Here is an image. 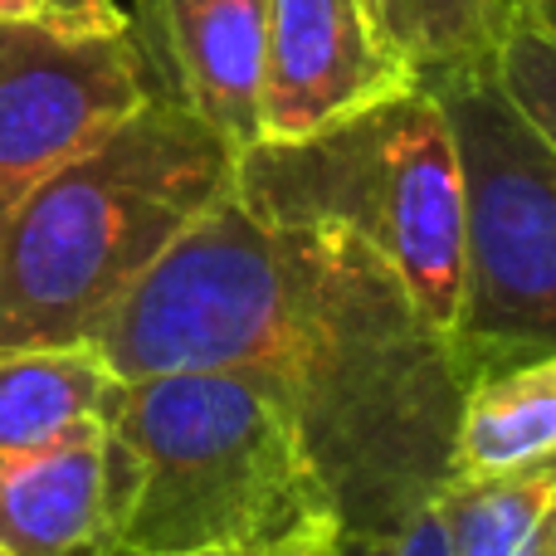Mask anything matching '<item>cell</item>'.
I'll return each instance as SVG.
<instances>
[{"label":"cell","instance_id":"cell-1","mask_svg":"<svg viewBox=\"0 0 556 556\" xmlns=\"http://www.w3.org/2000/svg\"><path fill=\"white\" fill-rule=\"evenodd\" d=\"M88 346L117 381L274 376L332 489L337 528L391 532L450 483L469 386L401 278L342 230L274 220L230 191Z\"/></svg>","mask_w":556,"mask_h":556},{"label":"cell","instance_id":"cell-2","mask_svg":"<svg viewBox=\"0 0 556 556\" xmlns=\"http://www.w3.org/2000/svg\"><path fill=\"white\" fill-rule=\"evenodd\" d=\"M240 156L166 88L0 215V352L88 346L215 201Z\"/></svg>","mask_w":556,"mask_h":556},{"label":"cell","instance_id":"cell-3","mask_svg":"<svg viewBox=\"0 0 556 556\" xmlns=\"http://www.w3.org/2000/svg\"><path fill=\"white\" fill-rule=\"evenodd\" d=\"M127 464L117 547L260 556L337 522L303 420L264 371H162L117 381L108 410Z\"/></svg>","mask_w":556,"mask_h":556},{"label":"cell","instance_id":"cell-4","mask_svg":"<svg viewBox=\"0 0 556 556\" xmlns=\"http://www.w3.org/2000/svg\"><path fill=\"white\" fill-rule=\"evenodd\" d=\"M235 195L274 220L327 225L405 283L450 342L464 298V172L430 88L371 103L298 142H260L235 162Z\"/></svg>","mask_w":556,"mask_h":556},{"label":"cell","instance_id":"cell-5","mask_svg":"<svg viewBox=\"0 0 556 556\" xmlns=\"http://www.w3.org/2000/svg\"><path fill=\"white\" fill-rule=\"evenodd\" d=\"M464 172V298L450 352L464 386L556 352V147L493 68L430 88Z\"/></svg>","mask_w":556,"mask_h":556},{"label":"cell","instance_id":"cell-6","mask_svg":"<svg viewBox=\"0 0 556 556\" xmlns=\"http://www.w3.org/2000/svg\"><path fill=\"white\" fill-rule=\"evenodd\" d=\"M152 93L156 78L132 20L123 29L0 20V215L123 127Z\"/></svg>","mask_w":556,"mask_h":556},{"label":"cell","instance_id":"cell-7","mask_svg":"<svg viewBox=\"0 0 556 556\" xmlns=\"http://www.w3.org/2000/svg\"><path fill=\"white\" fill-rule=\"evenodd\" d=\"M415 88L366 0H269L260 142H298Z\"/></svg>","mask_w":556,"mask_h":556},{"label":"cell","instance_id":"cell-8","mask_svg":"<svg viewBox=\"0 0 556 556\" xmlns=\"http://www.w3.org/2000/svg\"><path fill=\"white\" fill-rule=\"evenodd\" d=\"M127 20L156 88L181 98L235 156L260 147L269 0H142Z\"/></svg>","mask_w":556,"mask_h":556},{"label":"cell","instance_id":"cell-9","mask_svg":"<svg viewBox=\"0 0 556 556\" xmlns=\"http://www.w3.org/2000/svg\"><path fill=\"white\" fill-rule=\"evenodd\" d=\"M127 464L108 420L0 464V556H103L117 547Z\"/></svg>","mask_w":556,"mask_h":556},{"label":"cell","instance_id":"cell-10","mask_svg":"<svg viewBox=\"0 0 556 556\" xmlns=\"http://www.w3.org/2000/svg\"><path fill=\"white\" fill-rule=\"evenodd\" d=\"M113 395L117 376L93 346L0 352V464H15L84 425L108 420Z\"/></svg>","mask_w":556,"mask_h":556},{"label":"cell","instance_id":"cell-11","mask_svg":"<svg viewBox=\"0 0 556 556\" xmlns=\"http://www.w3.org/2000/svg\"><path fill=\"white\" fill-rule=\"evenodd\" d=\"M440 513L454 556H556V454L450 479Z\"/></svg>","mask_w":556,"mask_h":556},{"label":"cell","instance_id":"cell-12","mask_svg":"<svg viewBox=\"0 0 556 556\" xmlns=\"http://www.w3.org/2000/svg\"><path fill=\"white\" fill-rule=\"evenodd\" d=\"M556 454V352L469 386L454 430L450 479L513 469Z\"/></svg>","mask_w":556,"mask_h":556},{"label":"cell","instance_id":"cell-13","mask_svg":"<svg viewBox=\"0 0 556 556\" xmlns=\"http://www.w3.org/2000/svg\"><path fill=\"white\" fill-rule=\"evenodd\" d=\"M518 5L522 0H366L415 88H440L459 74L493 68Z\"/></svg>","mask_w":556,"mask_h":556},{"label":"cell","instance_id":"cell-14","mask_svg":"<svg viewBox=\"0 0 556 556\" xmlns=\"http://www.w3.org/2000/svg\"><path fill=\"white\" fill-rule=\"evenodd\" d=\"M493 84L556 147V10L522 0L493 54Z\"/></svg>","mask_w":556,"mask_h":556},{"label":"cell","instance_id":"cell-15","mask_svg":"<svg viewBox=\"0 0 556 556\" xmlns=\"http://www.w3.org/2000/svg\"><path fill=\"white\" fill-rule=\"evenodd\" d=\"M391 547H395V556H454L450 528H444V513H440V493L415 503V508L395 522Z\"/></svg>","mask_w":556,"mask_h":556},{"label":"cell","instance_id":"cell-16","mask_svg":"<svg viewBox=\"0 0 556 556\" xmlns=\"http://www.w3.org/2000/svg\"><path fill=\"white\" fill-rule=\"evenodd\" d=\"M49 25L64 29H123L127 15L117 10V0H49Z\"/></svg>","mask_w":556,"mask_h":556},{"label":"cell","instance_id":"cell-17","mask_svg":"<svg viewBox=\"0 0 556 556\" xmlns=\"http://www.w3.org/2000/svg\"><path fill=\"white\" fill-rule=\"evenodd\" d=\"M332 556H395L391 532H371V528H337Z\"/></svg>","mask_w":556,"mask_h":556},{"label":"cell","instance_id":"cell-18","mask_svg":"<svg viewBox=\"0 0 556 556\" xmlns=\"http://www.w3.org/2000/svg\"><path fill=\"white\" fill-rule=\"evenodd\" d=\"M332 538H337V522H317V528L293 532V538H283L278 547L260 556H332Z\"/></svg>","mask_w":556,"mask_h":556},{"label":"cell","instance_id":"cell-19","mask_svg":"<svg viewBox=\"0 0 556 556\" xmlns=\"http://www.w3.org/2000/svg\"><path fill=\"white\" fill-rule=\"evenodd\" d=\"M49 0H0V20H45Z\"/></svg>","mask_w":556,"mask_h":556},{"label":"cell","instance_id":"cell-20","mask_svg":"<svg viewBox=\"0 0 556 556\" xmlns=\"http://www.w3.org/2000/svg\"><path fill=\"white\" fill-rule=\"evenodd\" d=\"M103 556H152V552H132V547H108ZM195 556H240V552H195Z\"/></svg>","mask_w":556,"mask_h":556},{"label":"cell","instance_id":"cell-21","mask_svg":"<svg viewBox=\"0 0 556 556\" xmlns=\"http://www.w3.org/2000/svg\"><path fill=\"white\" fill-rule=\"evenodd\" d=\"M528 5H538V10H556V0H528Z\"/></svg>","mask_w":556,"mask_h":556}]
</instances>
